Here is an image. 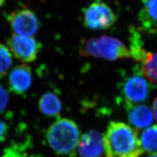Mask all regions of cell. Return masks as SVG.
I'll return each instance as SVG.
<instances>
[{
    "label": "cell",
    "instance_id": "6da1fadb",
    "mask_svg": "<svg viewBox=\"0 0 157 157\" xmlns=\"http://www.w3.org/2000/svg\"><path fill=\"white\" fill-rule=\"evenodd\" d=\"M106 157H140L143 147L137 130L121 122H110L104 136Z\"/></svg>",
    "mask_w": 157,
    "mask_h": 157
},
{
    "label": "cell",
    "instance_id": "4fadbf2b",
    "mask_svg": "<svg viewBox=\"0 0 157 157\" xmlns=\"http://www.w3.org/2000/svg\"><path fill=\"white\" fill-rule=\"evenodd\" d=\"M140 63L143 75L151 82L157 84V52L147 51Z\"/></svg>",
    "mask_w": 157,
    "mask_h": 157
},
{
    "label": "cell",
    "instance_id": "3957f363",
    "mask_svg": "<svg viewBox=\"0 0 157 157\" xmlns=\"http://www.w3.org/2000/svg\"><path fill=\"white\" fill-rule=\"evenodd\" d=\"M78 53L83 57L103 58L109 61L131 57L130 50L123 43L107 36L90 38L82 42Z\"/></svg>",
    "mask_w": 157,
    "mask_h": 157
},
{
    "label": "cell",
    "instance_id": "9a60e30c",
    "mask_svg": "<svg viewBox=\"0 0 157 157\" xmlns=\"http://www.w3.org/2000/svg\"><path fill=\"white\" fill-rule=\"evenodd\" d=\"M130 51L131 57L134 58L136 61L140 62L147 51L144 48L143 41L140 33L133 26L130 27Z\"/></svg>",
    "mask_w": 157,
    "mask_h": 157
},
{
    "label": "cell",
    "instance_id": "ac0fdd59",
    "mask_svg": "<svg viewBox=\"0 0 157 157\" xmlns=\"http://www.w3.org/2000/svg\"><path fill=\"white\" fill-rule=\"evenodd\" d=\"M9 100V98L7 90L0 85V113L6 109Z\"/></svg>",
    "mask_w": 157,
    "mask_h": 157
},
{
    "label": "cell",
    "instance_id": "ffe728a7",
    "mask_svg": "<svg viewBox=\"0 0 157 157\" xmlns=\"http://www.w3.org/2000/svg\"><path fill=\"white\" fill-rule=\"evenodd\" d=\"M153 109L154 116L157 121V96L155 98L153 102Z\"/></svg>",
    "mask_w": 157,
    "mask_h": 157
},
{
    "label": "cell",
    "instance_id": "ba28073f",
    "mask_svg": "<svg viewBox=\"0 0 157 157\" xmlns=\"http://www.w3.org/2000/svg\"><path fill=\"white\" fill-rule=\"evenodd\" d=\"M32 83V72L30 66L22 63L14 67L8 78L9 89L17 95H22L30 88Z\"/></svg>",
    "mask_w": 157,
    "mask_h": 157
},
{
    "label": "cell",
    "instance_id": "7402d4cb",
    "mask_svg": "<svg viewBox=\"0 0 157 157\" xmlns=\"http://www.w3.org/2000/svg\"><path fill=\"white\" fill-rule=\"evenodd\" d=\"M149 157H157V153H156V154H153V155H151L149 156Z\"/></svg>",
    "mask_w": 157,
    "mask_h": 157
},
{
    "label": "cell",
    "instance_id": "52a82bcc",
    "mask_svg": "<svg viewBox=\"0 0 157 157\" xmlns=\"http://www.w3.org/2000/svg\"><path fill=\"white\" fill-rule=\"evenodd\" d=\"M7 21L14 34L33 37L40 28V22L36 13L28 7H22L7 15Z\"/></svg>",
    "mask_w": 157,
    "mask_h": 157
},
{
    "label": "cell",
    "instance_id": "8fae6325",
    "mask_svg": "<svg viewBox=\"0 0 157 157\" xmlns=\"http://www.w3.org/2000/svg\"><path fill=\"white\" fill-rule=\"evenodd\" d=\"M130 124L137 128L148 127L153 121V114L150 108L145 105H136L127 109Z\"/></svg>",
    "mask_w": 157,
    "mask_h": 157
},
{
    "label": "cell",
    "instance_id": "9c48e42d",
    "mask_svg": "<svg viewBox=\"0 0 157 157\" xmlns=\"http://www.w3.org/2000/svg\"><path fill=\"white\" fill-rule=\"evenodd\" d=\"M80 157H100L104 151V138L96 130H89L80 138L77 147Z\"/></svg>",
    "mask_w": 157,
    "mask_h": 157
},
{
    "label": "cell",
    "instance_id": "5b68a950",
    "mask_svg": "<svg viewBox=\"0 0 157 157\" xmlns=\"http://www.w3.org/2000/svg\"><path fill=\"white\" fill-rule=\"evenodd\" d=\"M82 13L85 27L92 30H106L117 21V16L113 9L101 0L90 3L84 8Z\"/></svg>",
    "mask_w": 157,
    "mask_h": 157
},
{
    "label": "cell",
    "instance_id": "8992f818",
    "mask_svg": "<svg viewBox=\"0 0 157 157\" xmlns=\"http://www.w3.org/2000/svg\"><path fill=\"white\" fill-rule=\"evenodd\" d=\"M7 44L12 55L23 63L36 61L42 48L41 43L33 37L14 33L7 39Z\"/></svg>",
    "mask_w": 157,
    "mask_h": 157
},
{
    "label": "cell",
    "instance_id": "7a4b0ae2",
    "mask_svg": "<svg viewBox=\"0 0 157 157\" xmlns=\"http://www.w3.org/2000/svg\"><path fill=\"white\" fill-rule=\"evenodd\" d=\"M46 137L49 147L56 155L75 156L81 134L74 121L67 118L57 119L48 128Z\"/></svg>",
    "mask_w": 157,
    "mask_h": 157
},
{
    "label": "cell",
    "instance_id": "5bb4252c",
    "mask_svg": "<svg viewBox=\"0 0 157 157\" xmlns=\"http://www.w3.org/2000/svg\"><path fill=\"white\" fill-rule=\"evenodd\" d=\"M141 144L144 151L153 154L157 153V125L147 128L142 132Z\"/></svg>",
    "mask_w": 157,
    "mask_h": 157
},
{
    "label": "cell",
    "instance_id": "30bf717a",
    "mask_svg": "<svg viewBox=\"0 0 157 157\" xmlns=\"http://www.w3.org/2000/svg\"><path fill=\"white\" fill-rule=\"evenodd\" d=\"M141 3L138 14L141 28L157 38V0H141Z\"/></svg>",
    "mask_w": 157,
    "mask_h": 157
},
{
    "label": "cell",
    "instance_id": "277c9868",
    "mask_svg": "<svg viewBox=\"0 0 157 157\" xmlns=\"http://www.w3.org/2000/svg\"><path fill=\"white\" fill-rule=\"evenodd\" d=\"M153 85L145 78L139 65L133 69V74L121 83V95L126 109L145 101L151 94Z\"/></svg>",
    "mask_w": 157,
    "mask_h": 157
},
{
    "label": "cell",
    "instance_id": "2e32d148",
    "mask_svg": "<svg viewBox=\"0 0 157 157\" xmlns=\"http://www.w3.org/2000/svg\"><path fill=\"white\" fill-rule=\"evenodd\" d=\"M27 143H15L4 150L2 157H42L40 155L29 151Z\"/></svg>",
    "mask_w": 157,
    "mask_h": 157
},
{
    "label": "cell",
    "instance_id": "44dd1931",
    "mask_svg": "<svg viewBox=\"0 0 157 157\" xmlns=\"http://www.w3.org/2000/svg\"><path fill=\"white\" fill-rule=\"evenodd\" d=\"M6 3V0H0V8H1Z\"/></svg>",
    "mask_w": 157,
    "mask_h": 157
},
{
    "label": "cell",
    "instance_id": "d6986e66",
    "mask_svg": "<svg viewBox=\"0 0 157 157\" xmlns=\"http://www.w3.org/2000/svg\"><path fill=\"white\" fill-rule=\"evenodd\" d=\"M9 127L4 121L0 120V142H3L6 140L8 136Z\"/></svg>",
    "mask_w": 157,
    "mask_h": 157
},
{
    "label": "cell",
    "instance_id": "7c38bea8",
    "mask_svg": "<svg viewBox=\"0 0 157 157\" xmlns=\"http://www.w3.org/2000/svg\"><path fill=\"white\" fill-rule=\"evenodd\" d=\"M38 107L44 115L54 117L60 115L62 109V104L57 94L52 92H48L39 98Z\"/></svg>",
    "mask_w": 157,
    "mask_h": 157
},
{
    "label": "cell",
    "instance_id": "e0dca14e",
    "mask_svg": "<svg viewBox=\"0 0 157 157\" xmlns=\"http://www.w3.org/2000/svg\"><path fill=\"white\" fill-rule=\"evenodd\" d=\"M13 63L12 54L8 47L0 43V78L7 75Z\"/></svg>",
    "mask_w": 157,
    "mask_h": 157
}]
</instances>
